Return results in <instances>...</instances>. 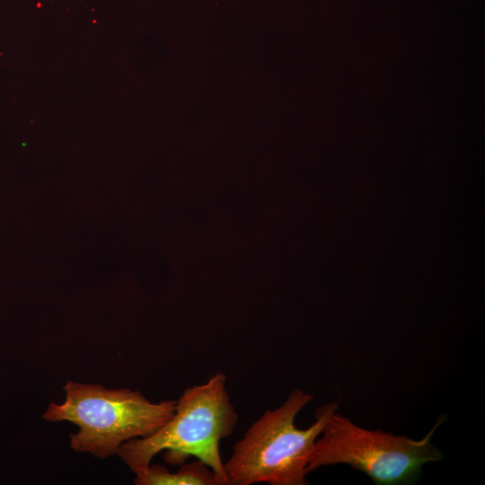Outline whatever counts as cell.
I'll use <instances>...</instances> for the list:
<instances>
[{"mask_svg": "<svg viewBox=\"0 0 485 485\" xmlns=\"http://www.w3.org/2000/svg\"><path fill=\"white\" fill-rule=\"evenodd\" d=\"M135 474L136 485H222L215 472L198 459L176 472H170L159 464H149Z\"/></svg>", "mask_w": 485, "mask_h": 485, "instance_id": "5b68a950", "label": "cell"}, {"mask_svg": "<svg viewBox=\"0 0 485 485\" xmlns=\"http://www.w3.org/2000/svg\"><path fill=\"white\" fill-rule=\"evenodd\" d=\"M313 400L301 389L294 390L285 402L266 410L234 445L224 463L229 485H306L307 464L314 443L338 402L317 409L316 419L305 429L297 428V414Z\"/></svg>", "mask_w": 485, "mask_h": 485, "instance_id": "7a4b0ae2", "label": "cell"}, {"mask_svg": "<svg viewBox=\"0 0 485 485\" xmlns=\"http://www.w3.org/2000/svg\"><path fill=\"white\" fill-rule=\"evenodd\" d=\"M445 419L439 416L432 429L416 440L363 428L335 411L314 443L307 472L345 463L366 473L377 485L411 484L420 477L425 463L442 460L443 454L431 438Z\"/></svg>", "mask_w": 485, "mask_h": 485, "instance_id": "277c9868", "label": "cell"}, {"mask_svg": "<svg viewBox=\"0 0 485 485\" xmlns=\"http://www.w3.org/2000/svg\"><path fill=\"white\" fill-rule=\"evenodd\" d=\"M64 390L65 401L51 402L43 419L76 425L79 431L70 435L71 448L100 459L116 454L126 441L154 434L175 412L176 401L154 403L128 388L112 390L69 381Z\"/></svg>", "mask_w": 485, "mask_h": 485, "instance_id": "3957f363", "label": "cell"}, {"mask_svg": "<svg viewBox=\"0 0 485 485\" xmlns=\"http://www.w3.org/2000/svg\"><path fill=\"white\" fill-rule=\"evenodd\" d=\"M226 375L216 373L206 383L186 388L173 416L156 432L124 442L116 454L136 473L164 451L170 464L194 456L204 462L222 485H229L220 455V441L234 430L238 415L225 388Z\"/></svg>", "mask_w": 485, "mask_h": 485, "instance_id": "6da1fadb", "label": "cell"}]
</instances>
